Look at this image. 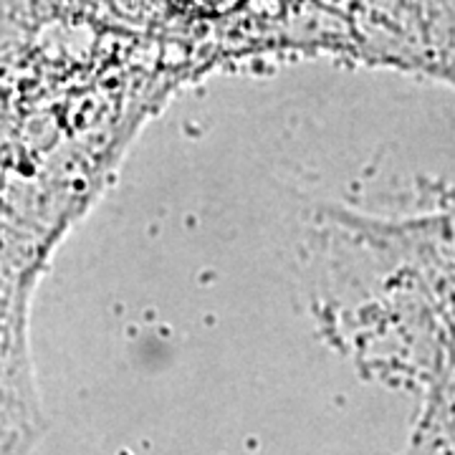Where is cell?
Returning <instances> with one entry per match:
<instances>
[{
	"label": "cell",
	"instance_id": "1",
	"mask_svg": "<svg viewBox=\"0 0 455 455\" xmlns=\"http://www.w3.org/2000/svg\"><path fill=\"white\" fill-rule=\"evenodd\" d=\"M31 392L16 319L0 309V455H18L31 435Z\"/></svg>",
	"mask_w": 455,
	"mask_h": 455
}]
</instances>
